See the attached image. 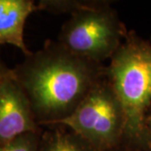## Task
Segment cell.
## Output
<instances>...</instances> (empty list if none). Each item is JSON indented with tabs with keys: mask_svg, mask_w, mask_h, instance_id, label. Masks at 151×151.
Returning a JSON list of instances; mask_svg holds the SVG:
<instances>
[{
	"mask_svg": "<svg viewBox=\"0 0 151 151\" xmlns=\"http://www.w3.org/2000/svg\"><path fill=\"white\" fill-rule=\"evenodd\" d=\"M13 73L12 69H9L7 65L0 60V85L3 83V81L10 76Z\"/></svg>",
	"mask_w": 151,
	"mask_h": 151,
	"instance_id": "cell-11",
	"label": "cell"
},
{
	"mask_svg": "<svg viewBox=\"0 0 151 151\" xmlns=\"http://www.w3.org/2000/svg\"><path fill=\"white\" fill-rule=\"evenodd\" d=\"M106 66L48 40L12 69L35 119L46 127L69 117L105 74Z\"/></svg>",
	"mask_w": 151,
	"mask_h": 151,
	"instance_id": "cell-1",
	"label": "cell"
},
{
	"mask_svg": "<svg viewBox=\"0 0 151 151\" xmlns=\"http://www.w3.org/2000/svg\"><path fill=\"white\" fill-rule=\"evenodd\" d=\"M107 1H76V0H42L37 4L38 10H44L52 14L70 13V14L78 11L98 7Z\"/></svg>",
	"mask_w": 151,
	"mask_h": 151,
	"instance_id": "cell-8",
	"label": "cell"
},
{
	"mask_svg": "<svg viewBox=\"0 0 151 151\" xmlns=\"http://www.w3.org/2000/svg\"><path fill=\"white\" fill-rule=\"evenodd\" d=\"M42 133L43 131L29 132L19 135L13 140L0 145V151H39Z\"/></svg>",
	"mask_w": 151,
	"mask_h": 151,
	"instance_id": "cell-9",
	"label": "cell"
},
{
	"mask_svg": "<svg viewBox=\"0 0 151 151\" xmlns=\"http://www.w3.org/2000/svg\"><path fill=\"white\" fill-rule=\"evenodd\" d=\"M39 151H96L85 139L60 124L46 126Z\"/></svg>",
	"mask_w": 151,
	"mask_h": 151,
	"instance_id": "cell-7",
	"label": "cell"
},
{
	"mask_svg": "<svg viewBox=\"0 0 151 151\" xmlns=\"http://www.w3.org/2000/svg\"><path fill=\"white\" fill-rule=\"evenodd\" d=\"M109 151H151V150L144 149V148L136 146L134 145L129 144L128 142L122 141V143L119 146H117L116 148Z\"/></svg>",
	"mask_w": 151,
	"mask_h": 151,
	"instance_id": "cell-10",
	"label": "cell"
},
{
	"mask_svg": "<svg viewBox=\"0 0 151 151\" xmlns=\"http://www.w3.org/2000/svg\"><path fill=\"white\" fill-rule=\"evenodd\" d=\"M146 124H147V126L149 128V129L150 130L151 132V114H150L147 118V121H146Z\"/></svg>",
	"mask_w": 151,
	"mask_h": 151,
	"instance_id": "cell-12",
	"label": "cell"
},
{
	"mask_svg": "<svg viewBox=\"0 0 151 151\" xmlns=\"http://www.w3.org/2000/svg\"><path fill=\"white\" fill-rule=\"evenodd\" d=\"M38 10L32 0H0V45L19 48L25 56L32 54L24 40L25 21Z\"/></svg>",
	"mask_w": 151,
	"mask_h": 151,
	"instance_id": "cell-6",
	"label": "cell"
},
{
	"mask_svg": "<svg viewBox=\"0 0 151 151\" xmlns=\"http://www.w3.org/2000/svg\"><path fill=\"white\" fill-rule=\"evenodd\" d=\"M110 3L71 14L61 27L58 41L73 54L93 62L103 64L111 59L129 30Z\"/></svg>",
	"mask_w": 151,
	"mask_h": 151,
	"instance_id": "cell-4",
	"label": "cell"
},
{
	"mask_svg": "<svg viewBox=\"0 0 151 151\" xmlns=\"http://www.w3.org/2000/svg\"><path fill=\"white\" fill-rule=\"evenodd\" d=\"M105 74L124 108L123 141L151 150V132L146 124L151 114L150 42L129 31Z\"/></svg>",
	"mask_w": 151,
	"mask_h": 151,
	"instance_id": "cell-2",
	"label": "cell"
},
{
	"mask_svg": "<svg viewBox=\"0 0 151 151\" xmlns=\"http://www.w3.org/2000/svg\"><path fill=\"white\" fill-rule=\"evenodd\" d=\"M125 123L122 104L104 74L75 111L54 124L69 128L96 151H109L122 143Z\"/></svg>",
	"mask_w": 151,
	"mask_h": 151,
	"instance_id": "cell-3",
	"label": "cell"
},
{
	"mask_svg": "<svg viewBox=\"0 0 151 151\" xmlns=\"http://www.w3.org/2000/svg\"><path fill=\"white\" fill-rule=\"evenodd\" d=\"M13 73L0 85V145L29 132H42Z\"/></svg>",
	"mask_w": 151,
	"mask_h": 151,
	"instance_id": "cell-5",
	"label": "cell"
}]
</instances>
